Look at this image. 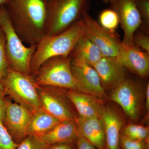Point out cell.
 <instances>
[{
	"label": "cell",
	"instance_id": "obj_1",
	"mask_svg": "<svg viewBox=\"0 0 149 149\" xmlns=\"http://www.w3.org/2000/svg\"><path fill=\"white\" fill-rule=\"evenodd\" d=\"M5 6L14 30L22 42L35 45L45 36L43 0H9Z\"/></svg>",
	"mask_w": 149,
	"mask_h": 149
},
{
	"label": "cell",
	"instance_id": "obj_2",
	"mask_svg": "<svg viewBox=\"0 0 149 149\" xmlns=\"http://www.w3.org/2000/svg\"><path fill=\"white\" fill-rule=\"evenodd\" d=\"M83 33L82 18L63 32L54 36H45L37 44L30 64L33 77L41 65L48 59L57 56H69Z\"/></svg>",
	"mask_w": 149,
	"mask_h": 149
},
{
	"label": "cell",
	"instance_id": "obj_3",
	"mask_svg": "<svg viewBox=\"0 0 149 149\" xmlns=\"http://www.w3.org/2000/svg\"><path fill=\"white\" fill-rule=\"evenodd\" d=\"M91 0H46L45 36L63 32L83 17Z\"/></svg>",
	"mask_w": 149,
	"mask_h": 149
},
{
	"label": "cell",
	"instance_id": "obj_4",
	"mask_svg": "<svg viewBox=\"0 0 149 149\" xmlns=\"http://www.w3.org/2000/svg\"><path fill=\"white\" fill-rule=\"evenodd\" d=\"M0 27L5 34L6 51L10 68L31 75L30 64L37 45L29 47L24 45L14 30L5 6H0Z\"/></svg>",
	"mask_w": 149,
	"mask_h": 149
},
{
	"label": "cell",
	"instance_id": "obj_5",
	"mask_svg": "<svg viewBox=\"0 0 149 149\" xmlns=\"http://www.w3.org/2000/svg\"><path fill=\"white\" fill-rule=\"evenodd\" d=\"M2 83L6 95L32 113L42 109L37 85L31 75L10 69Z\"/></svg>",
	"mask_w": 149,
	"mask_h": 149
},
{
	"label": "cell",
	"instance_id": "obj_6",
	"mask_svg": "<svg viewBox=\"0 0 149 149\" xmlns=\"http://www.w3.org/2000/svg\"><path fill=\"white\" fill-rule=\"evenodd\" d=\"M69 56H60L48 59L33 76L38 86H49L78 91L70 69Z\"/></svg>",
	"mask_w": 149,
	"mask_h": 149
},
{
	"label": "cell",
	"instance_id": "obj_7",
	"mask_svg": "<svg viewBox=\"0 0 149 149\" xmlns=\"http://www.w3.org/2000/svg\"><path fill=\"white\" fill-rule=\"evenodd\" d=\"M82 19L83 34L99 48L103 56L117 57L122 45L118 33L102 27L88 12Z\"/></svg>",
	"mask_w": 149,
	"mask_h": 149
},
{
	"label": "cell",
	"instance_id": "obj_8",
	"mask_svg": "<svg viewBox=\"0 0 149 149\" xmlns=\"http://www.w3.org/2000/svg\"><path fill=\"white\" fill-rule=\"evenodd\" d=\"M137 0H108L110 8L117 13L123 32L122 43L133 45V36L142 23L137 7Z\"/></svg>",
	"mask_w": 149,
	"mask_h": 149
},
{
	"label": "cell",
	"instance_id": "obj_9",
	"mask_svg": "<svg viewBox=\"0 0 149 149\" xmlns=\"http://www.w3.org/2000/svg\"><path fill=\"white\" fill-rule=\"evenodd\" d=\"M61 88L38 86L37 91L43 109L61 121L76 119L66 98L62 94Z\"/></svg>",
	"mask_w": 149,
	"mask_h": 149
},
{
	"label": "cell",
	"instance_id": "obj_10",
	"mask_svg": "<svg viewBox=\"0 0 149 149\" xmlns=\"http://www.w3.org/2000/svg\"><path fill=\"white\" fill-rule=\"evenodd\" d=\"M32 114V112L20 105L6 100L3 123L15 143H19L27 136V129Z\"/></svg>",
	"mask_w": 149,
	"mask_h": 149
},
{
	"label": "cell",
	"instance_id": "obj_11",
	"mask_svg": "<svg viewBox=\"0 0 149 149\" xmlns=\"http://www.w3.org/2000/svg\"><path fill=\"white\" fill-rule=\"evenodd\" d=\"M70 69L78 91L100 97L105 96L98 74L93 66L81 60L71 58Z\"/></svg>",
	"mask_w": 149,
	"mask_h": 149
},
{
	"label": "cell",
	"instance_id": "obj_12",
	"mask_svg": "<svg viewBox=\"0 0 149 149\" xmlns=\"http://www.w3.org/2000/svg\"><path fill=\"white\" fill-rule=\"evenodd\" d=\"M138 85L134 81L126 78L113 88L111 98L118 104L125 113L133 120L139 116L141 97Z\"/></svg>",
	"mask_w": 149,
	"mask_h": 149
},
{
	"label": "cell",
	"instance_id": "obj_13",
	"mask_svg": "<svg viewBox=\"0 0 149 149\" xmlns=\"http://www.w3.org/2000/svg\"><path fill=\"white\" fill-rule=\"evenodd\" d=\"M118 60L133 73L143 78L149 74V53L139 49L135 45H125L122 43Z\"/></svg>",
	"mask_w": 149,
	"mask_h": 149
},
{
	"label": "cell",
	"instance_id": "obj_14",
	"mask_svg": "<svg viewBox=\"0 0 149 149\" xmlns=\"http://www.w3.org/2000/svg\"><path fill=\"white\" fill-rule=\"evenodd\" d=\"M104 88H115L126 78V69L116 57L103 56L93 66Z\"/></svg>",
	"mask_w": 149,
	"mask_h": 149
},
{
	"label": "cell",
	"instance_id": "obj_15",
	"mask_svg": "<svg viewBox=\"0 0 149 149\" xmlns=\"http://www.w3.org/2000/svg\"><path fill=\"white\" fill-rule=\"evenodd\" d=\"M66 95L80 117L101 118L104 107L97 97L74 90H68Z\"/></svg>",
	"mask_w": 149,
	"mask_h": 149
},
{
	"label": "cell",
	"instance_id": "obj_16",
	"mask_svg": "<svg viewBox=\"0 0 149 149\" xmlns=\"http://www.w3.org/2000/svg\"><path fill=\"white\" fill-rule=\"evenodd\" d=\"M79 133L97 149H106L104 126L101 118L82 117L75 119Z\"/></svg>",
	"mask_w": 149,
	"mask_h": 149
},
{
	"label": "cell",
	"instance_id": "obj_17",
	"mask_svg": "<svg viewBox=\"0 0 149 149\" xmlns=\"http://www.w3.org/2000/svg\"><path fill=\"white\" fill-rule=\"evenodd\" d=\"M101 118L104 126L106 149H120V130L123 125L120 116L111 108H104Z\"/></svg>",
	"mask_w": 149,
	"mask_h": 149
},
{
	"label": "cell",
	"instance_id": "obj_18",
	"mask_svg": "<svg viewBox=\"0 0 149 149\" xmlns=\"http://www.w3.org/2000/svg\"><path fill=\"white\" fill-rule=\"evenodd\" d=\"M77 132L76 120H66L61 121L50 131L39 137L47 145L64 142H76Z\"/></svg>",
	"mask_w": 149,
	"mask_h": 149
},
{
	"label": "cell",
	"instance_id": "obj_19",
	"mask_svg": "<svg viewBox=\"0 0 149 149\" xmlns=\"http://www.w3.org/2000/svg\"><path fill=\"white\" fill-rule=\"evenodd\" d=\"M69 56L71 58L81 60L92 66L103 57L99 48L83 33L75 44Z\"/></svg>",
	"mask_w": 149,
	"mask_h": 149
},
{
	"label": "cell",
	"instance_id": "obj_20",
	"mask_svg": "<svg viewBox=\"0 0 149 149\" xmlns=\"http://www.w3.org/2000/svg\"><path fill=\"white\" fill-rule=\"evenodd\" d=\"M61 122L43 109L32 113L27 135L40 136L48 133Z\"/></svg>",
	"mask_w": 149,
	"mask_h": 149
},
{
	"label": "cell",
	"instance_id": "obj_21",
	"mask_svg": "<svg viewBox=\"0 0 149 149\" xmlns=\"http://www.w3.org/2000/svg\"><path fill=\"white\" fill-rule=\"evenodd\" d=\"M99 24L108 30L115 31L119 24L117 13L111 8L102 11L99 15Z\"/></svg>",
	"mask_w": 149,
	"mask_h": 149
},
{
	"label": "cell",
	"instance_id": "obj_22",
	"mask_svg": "<svg viewBox=\"0 0 149 149\" xmlns=\"http://www.w3.org/2000/svg\"><path fill=\"white\" fill-rule=\"evenodd\" d=\"M6 44L5 34L0 27V81L2 82L6 77L10 69L7 56Z\"/></svg>",
	"mask_w": 149,
	"mask_h": 149
},
{
	"label": "cell",
	"instance_id": "obj_23",
	"mask_svg": "<svg viewBox=\"0 0 149 149\" xmlns=\"http://www.w3.org/2000/svg\"><path fill=\"white\" fill-rule=\"evenodd\" d=\"M123 135L133 140L145 141L148 136L149 128L141 125L130 124L124 128Z\"/></svg>",
	"mask_w": 149,
	"mask_h": 149
},
{
	"label": "cell",
	"instance_id": "obj_24",
	"mask_svg": "<svg viewBox=\"0 0 149 149\" xmlns=\"http://www.w3.org/2000/svg\"><path fill=\"white\" fill-rule=\"evenodd\" d=\"M137 7L142 20L138 29L149 34V0H137Z\"/></svg>",
	"mask_w": 149,
	"mask_h": 149
},
{
	"label": "cell",
	"instance_id": "obj_25",
	"mask_svg": "<svg viewBox=\"0 0 149 149\" xmlns=\"http://www.w3.org/2000/svg\"><path fill=\"white\" fill-rule=\"evenodd\" d=\"M47 146L38 136L29 135L14 149H46Z\"/></svg>",
	"mask_w": 149,
	"mask_h": 149
},
{
	"label": "cell",
	"instance_id": "obj_26",
	"mask_svg": "<svg viewBox=\"0 0 149 149\" xmlns=\"http://www.w3.org/2000/svg\"><path fill=\"white\" fill-rule=\"evenodd\" d=\"M18 144L15 143L0 120V149H14Z\"/></svg>",
	"mask_w": 149,
	"mask_h": 149
},
{
	"label": "cell",
	"instance_id": "obj_27",
	"mask_svg": "<svg viewBox=\"0 0 149 149\" xmlns=\"http://www.w3.org/2000/svg\"><path fill=\"white\" fill-rule=\"evenodd\" d=\"M149 34L142 32L139 29L134 32L133 42L139 49L149 53Z\"/></svg>",
	"mask_w": 149,
	"mask_h": 149
},
{
	"label": "cell",
	"instance_id": "obj_28",
	"mask_svg": "<svg viewBox=\"0 0 149 149\" xmlns=\"http://www.w3.org/2000/svg\"><path fill=\"white\" fill-rule=\"evenodd\" d=\"M120 145L123 149H147L148 148V144L146 140H134L124 135H120Z\"/></svg>",
	"mask_w": 149,
	"mask_h": 149
},
{
	"label": "cell",
	"instance_id": "obj_29",
	"mask_svg": "<svg viewBox=\"0 0 149 149\" xmlns=\"http://www.w3.org/2000/svg\"><path fill=\"white\" fill-rule=\"evenodd\" d=\"M76 144L77 149H97L88 140L85 139L79 133L78 130Z\"/></svg>",
	"mask_w": 149,
	"mask_h": 149
},
{
	"label": "cell",
	"instance_id": "obj_30",
	"mask_svg": "<svg viewBox=\"0 0 149 149\" xmlns=\"http://www.w3.org/2000/svg\"><path fill=\"white\" fill-rule=\"evenodd\" d=\"M46 149H77L76 142H64L48 145Z\"/></svg>",
	"mask_w": 149,
	"mask_h": 149
},
{
	"label": "cell",
	"instance_id": "obj_31",
	"mask_svg": "<svg viewBox=\"0 0 149 149\" xmlns=\"http://www.w3.org/2000/svg\"><path fill=\"white\" fill-rule=\"evenodd\" d=\"M6 94L4 91H0V120L3 121L6 107Z\"/></svg>",
	"mask_w": 149,
	"mask_h": 149
},
{
	"label": "cell",
	"instance_id": "obj_32",
	"mask_svg": "<svg viewBox=\"0 0 149 149\" xmlns=\"http://www.w3.org/2000/svg\"><path fill=\"white\" fill-rule=\"evenodd\" d=\"M146 107L147 110H149V83H148L147 86L146 91Z\"/></svg>",
	"mask_w": 149,
	"mask_h": 149
},
{
	"label": "cell",
	"instance_id": "obj_33",
	"mask_svg": "<svg viewBox=\"0 0 149 149\" xmlns=\"http://www.w3.org/2000/svg\"><path fill=\"white\" fill-rule=\"evenodd\" d=\"M8 1L9 0H0V6L6 5Z\"/></svg>",
	"mask_w": 149,
	"mask_h": 149
},
{
	"label": "cell",
	"instance_id": "obj_34",
	"mask_svg": "<svg viewBox=\"0 0 149 149\" xmlns=\"http://www.w3.org/2000/svg\"><path fill=\"white\" fill-rule=\"evenodd\" d=\"M0 91H4L3 85L2 82L1 81H0Z\"/></svg>",
	"mask_w": 149,
	"mask_h": 149
},
{
	"label": "cell",
	"instance_id": "obj_35",
	"mask_svg": "<svg viewBox=\"0 0 149 149\" xmlns=\"http://www.w3.org/2000/svg\"><path fill=\"white\" fill-rule=\"evenodd\" d=\"M104 3L107 4L108 3V0H101Z\"/></svg>",
	"mask_w": 149,
	"mask_h": 149
},
{
	"label": "cell",
	"instance_id": "obj_36",
	"mask_svg": "<svg viewBox=\"0 0 149 149\" xmlns=\"http://www.w3.org/2000/svg\"><path fill=\"white\" fill-rule=\"evenodd\" d=\"M43 1H44L45 2L46 1V0H43Z\"/></svg>",
	"mask_w": 149,
	"mask_h": 149
}]
</instances>
